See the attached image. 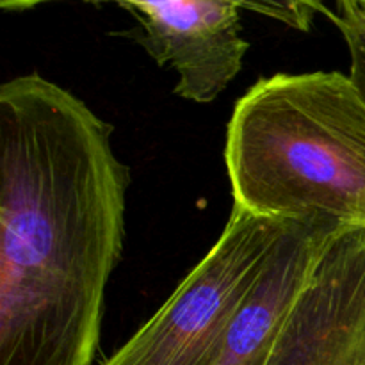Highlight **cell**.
Returning a JSON list of instances; mask_svg holds the SVG:
<instances>
[{
	"label": "cell",
	"mask_w": 365,
	"mask_h": 365,
	"mask_svg": "<svg viewBox=\"0 0 365 365\" xmlns=\"http://www.w3.org/2000/svg\"><path fill=\"white\" fill-rule=\"evenodd\" d=\"M113 132L39 73L0 88V365H93L130 187Z\"/></svg>",
	"instance_id": "cell-1"
},
{
	"label": "cell",
	"mask_w": 365,
	"mask_h": 365,
	"mask_svg": "<svg viewBox=\"0 0 365 365\" xmlns=\"http://www.w3.org/2000/svg\"><path fill=\"white\" fill-rule=\"evenodd\" d=\"M225 164L234 207L365 228V98L341 71L278 73L237 100Z\"/></svg>",
	"instance_id": "cell-2"
},
{
	"label": "cell",
	"mask_w": 365,
	"mask_h": 365,
	"mask_svg": "<svg viewBox=\"0 0 365 365\" xmlns=\"http://www.w3.org/2000/svg\"><path fill=\"white\" fill-rule=\"evenodd\" d=\"M289 227L232 207L202 262L103 365H214Z\"/></svg>",
	"instance_id": "cell-3"
},
{
	"label": "cell",
	"mask_w": 365,
	"mask_h": 365,
	"mask_svg": "<svg viewBox=\"0 0 365 365\" xmlns=\"http://www.w3.org/2000/svg\"><path fill=\"white\" fill-rule=\"evenodd\" d=\"M266 365H365V228L331 239Z\"/></svg>",
	"instance_id": "cell-4"
},
{
	"label": "cell",
	"mask_w": 365,
	"mask_h": 365,
	"mask_svg": "<svg viewBox=\"0 0 365 365\" xmlns=\"http://www.w3.org/2000/svg\"><path fill=\"white\" fill-rule=\"evenodd\" d=\"M120 6L138 20L146 53L177 71L175 93L180 98L214 102L241 73L250 48L242 38L241 2L166 0Z\"/></svg>",
	"instance_id": "cell-5"
},
{
	"label": "cell",
	"mask_w": 365,
	"mask_h": 365,
	"mask_svg": "<svg viewBox=\"0 0 365 365\" xmlns=\"http://www.w3.org/2000/svg\"><path fill=\"white\" fill-rule=\"evenodd\" d=\"M339 232L341 228L328 223H291L214 365L267 364L289 312Z\"/></svg>",
	"instance_id": "cell-6"
},
{
	"label": "cell",
	"mask_w": 365,
	"mask_h": 365,
	"mask_svg": "<svg viewBox=\"0 0 365 365\" xmlns=\"http://www.w3.org/2000/svg\"><path fill=\"white\" fill-rule=\"evenodd\" d=\"M344 38L349 52V77L365 98V16L355 0H342L335 13H328Z\"/></svg>",
	"instance_id": "cell-7"
},
{
	"label": "cell",
	"mask_w": 365,
	"mask_h": 365,
	"mask_svg": "<svg viewBox=\"0 0 365 365\" xmlns=\"http://www.w3.org/2000/svg\"><path fill=\"white\" fill-rule=\"evenodd\" d=\"M242 7L248 9L260 11V13L267 14V16H274L278 20L285 21L287 25L292 27H299L303 31H309L310 21H312V14L316 9H321V4H287V6H271V4H242Z\"/></svg>",
	"instance_id": "cell-8"
},
{
	"label": "cell",
	"mask_w": 365,
	"mask_h": 365,
	"mask_svg": "<svg viewBox=\"0 0 365 365\" xmlns=\"http://www.w3.org/2000/svg\"><path fill=\"white\" fill-rule=\"evenodd\" d=\"M356 6H359V9L362 11V14L365 16V0H355Z\"/></svg>",
	"instance_id": "cell-9"
}]
</instances>
